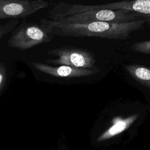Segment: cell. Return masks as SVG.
I'll return each mask as SVG.
<instances>
[{
    "instance_id": "11",
    "label": "cell",
    "mask_w": 150,
    "mask_h": 150,
    "mask_svg": "<svg viewBox=\"0 0 150 150\" xmlns=\"http://www.w3.org/2000/svg\"><path fill=\"white\" fill-rule=\"evenodd\" d=\"M8 69L4 62H0V95L7 84L8 79Z\"/></svg>"
},
{
    "instance_id": "5",
    "label": "cell",
    "mask_w": 150,
    "mask_h": 150,
    "mask_svg": "<svg viewBox=\"0 0 150 150\" xmlns=\"http://www.w3.org/2000/svg\"><path fill=\"white\" fill-rule=\"evenodd\" d=\"M137 20L145 19L139 15L129 11L101 9L86 11L56 21L64 23H81L95 21L124 23Z\"/></svg>"
},
{
    "instance_id": "1",
    "label": "cell",
    "mask_w": 150,
    "mask_h": 150,
    "mask_svg": "<svg viewBox=\"0 0 150 150\" xmlns=\"http://www.w3.org/2000/svg\"><path fill=\"white\" fill-rule=\"evenodd\" d=\"M40 25L53 36L75 38H98L123 40L136 30L144 29L146 20L114 23L95 21L81 23H64L57 21L42 18Z\"/></svg>"
},
{
    "instance_id": "2",
    "label": "cell",
    "mask_w": 150,
    "mask_h": 150,
    "mask_svg": "<svg viewBox=\"0 0 150 150\" xmlns=\"http://www.w3.org/2000/svg\"><path fill=\"white\" fill-rule=\"evenodd\" d=\"M101 9L131 12L139 15L150 23V0L120 1L101 5L74 4L60 2L54 4L49 11V16L50 19L56 21L81 12Z\"/></svg>"
},
{
    "instance_id": "12",
    "label": "cell",
    "mask_w": 150,
    "mask_h": 150,
    "mask_svg": "<svg viewBox=\"0 0 150 150\" xmlns=\"http://www.w3.org/2000/svg\"><path fill=\"white\" fill-rule=\"evenodd\" d=\"M127 124V123L126 121L119 120L110 128L108 131V134L110 135H113L122 132L126 128Z\"/></svg>"
},
{
    "instance_id": "4",
    "label": "cell",
    "mask_w": 150,
    "mask_h": 150,
    "mask_svg": "<svg viewBox=\"0 0 150 150\" xmlns=\"http://www.w3.org/2000/svg\"><path fill=\"white\" fill-rule=\"evenodd\" d=\"M47 53L55 57L54 59L46 60L47 63L54 66L65 65L79 69H92L96 62L91 52L70 46L53 49L48 50Z\"/></svg>"
},
{
    "instance_id": "8",
    "label": "cell",
    "mask_w": 150,
    "mask_h": 150,
    "mask_svg": "<svg viewBox=\"0 0 150 150\" xmlns=\"http://www.w3.org/2000/svg\"><path fill=\"white\" fill-rule=\"evenodd\" d=\"M125 68L133 78L150 89V67L129 64L125 66Z\"/></svg>"
},
{
    "instance_id": "10",
    "label": "cell",
    "mask_w": 150,
    "mask_h": 150,
    "mask_svg": "<svg viewBox=\"0 0 150 150\" xmlns=\"http://www.w3.org/2000/svg\"><path fill=\"white\" fill-rule=\"evenodd\" d=\"M130 47L135 52L150 54V40L136 42L132 44Z\"/></svg>"
},
{
    "instance_id": "9",
    "label": "cell",
    "mask_w": 150,
    "mask_h": 150,
    "mask_svg": "<svg viewBox=\"0 0 150 150\" xmlns=\"http://www.w3.org/2000/svg\"><path fill=\"white\" fill-rule=\"evenodd\" d=\"M19 23V19H10L4 24H0V39L5 35L12 32Z\"/></svg>"
},
{
    "instance_id": "7",
    "label": "cell",
    "mask_w": 150,
    "mask_h": 150,
    "mask_svg": "<svg viewBox=\"0 0 150 150\" xmlns=\"http://www.w3.org/2000/svg\"><path fill=\"white\" fill-rule=\"evenodd\" d=\"M32 66L43 73L58 77H81L89 76L97 73L96 69H84L75 68L65 65L52 66L41 62H33Z\"/></svg>"
},
{
    "instance_id": "3",
    "label": "cell",
    "mask_w": 150,
    "mask_h": 150,
    "mask_svg": "<svg viewBox=\"0 0 150 150\" xmlns=\"http://www.w3.org/2000/svg\"><path fill=\"white\" fill-rule=\"evenodd\" d=\"M53 37L40 25L24 21L12 32L8 45L13 48L26 50L42 43H49Z\"/></svg>"
},
{
    "instance_id": "6",
    "label": "cell",
    "mask_w": 150,
    "mask_h": 150,
    "mask_svg": "<svg viewBox=\"0 0 150 150\" xmlns=\"http://www.w3.org/2000/svg\"><path fill=\"white\" fill-rule=\"evenodd\" d=\"M49 6L43 0H0V19L25 18Z\"/></svg>"
}]
</instances>
